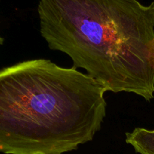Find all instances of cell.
I'll use <instances>...</instances> for the list:
<instances>
[{
  "instance_id": "6da1fadb",
  "label": "cell",
  "mask_w": 154,
  "mask_h": 154,
  "mask_svg": "<svg viewBox=\"0 0 154 154\" xmlns=\"http://www.w3.org/2000/svg\"><path fill=\"white\" fill-rule=\"evenodd\" d=\"M40 33L51 50L106 91L154 98V2L40 0Z\"/></svg>"
},
{
  "instance_id": "7a4b0ae2",
  "label": "cell",
  "mask_w": 154,
  "mask_h": 154,
  "mask_svg": "<svg viewBox=\"0 0 154 154\" xmlns=\"http://www.w3.org/2000/svg\"><path fill=\"white\" fill-rule=\"evenodd\" d=\"M106 90L75 68L35 59L0 69V152L63 154L90 142Z\"/></svg>"
},
{
  "instance_id": "3957f363",
  "label": "cell",
  "mask_w": 154,
  "mask_h": 154,
  "mask_svg": "<svg viewBox=\"0 0 154 154\" xmlns=\"http://www.w3.org/2000/svg\"><path fill=\"white\" fill-rule=\"evenodd\" d=\"M126 142L139 154H154V129L135 128L126 133Z\"/></svg>"
},
{
  "instance_id": "277c9868",
  "label": "cell",
  "mask_w": 154,
  "mask_h": 154,
  "mask_svg": "<svg viewBox=\"0 0 154 154\" xmlns=\"http://www.w3.org/2000/svg\"><path fill=\"white\" fill-rule=\"evenodd\" d=\"M3 42H4V39L2 38L0 36V45H2L3 44Z\"/></svg>"
}]
</instances>
